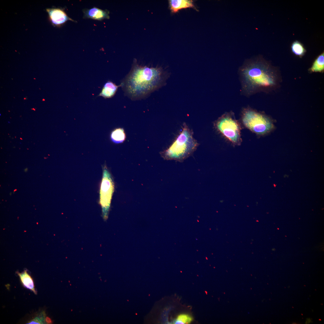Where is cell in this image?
Instances as JSON below:
<instances>
[{"mask_svg": "<svg viewBox=\"0 0 324 324\" xmlns=\"http://www.w3.org/2000/svg\"><path fill=\"white\" fill-rule=\"evenodd\" d=\"M45 321L47 324H51L52 323V321L48 317H46L45 319Z\"/></svg>", "mask_w": 324, "mask_h": 324, "instance_id": "cell-17", "label": "cell"}, {"mask_svg": "<svg viewBox=\"0 0 324 324\" xmlns=\"http://www.w3.org/2000/svg\"><path fill=\"white\" fill-rule=\"evenodd\" d=\"M44 313H42L40 316L35 317L28 324H45L46 323Z\"/></svg>", "mask_w": 324, "mask_h": 324, "instance_id": "cell-16", "label": "cell"}, {"mask_svg": "<svg viewBox=\"0 0 324 324\" xmlns=\"http://www.w3.org/2000/svg\"><path fill=\"white\" fill-rule=\"evenodd\" d=\"M110 138L111 141L116 144L123 143L126 138V134L123 128H118L111 132Z\"/></svg>", "mask_w": 324, "mask_h": 324, "instance_id": "cell-11", "label": "cell"}, {"mask_svg": "<svg viewBox=\"0 0 324 324\" xmlns=\"http://www.w3.org/2000/svg\"><path fill=\"white\" fill-rule=\"evenodd\" d=\"M27 170H28L27 168H26L24 170V171H25V172H26L27 171Z\"/></svg>", "mask_w": 324, "mask_h": 324, "instance_id": "cell-18", "label": "cell"}, {"mask_svg": "<svg viewBox=\"0 0 324 324\" xmlns=\"http://www.w3.org/2000/svg\"><path fill=\"white\" fill-rule=\"evenodd\" d=\"M46 10L52 23L54 25H61L68 20L74 21L69 17L64 11L60 9H47Z\"/></svg>", "mask_w": 324, "mask_h": 324, "instance_id": "cell-7", "label": "cell"}, {"mask_svg": "<svg viewBox=\"0 0 324 324\" xmlns=\"http://www.w3.org/2000/svg\"><path fill=\"white\" fill-rule=\"evenodd\" d=\"M170 10L173 13H176L181 9L194 6L192 1L187 0H170Z\"/></svg>", "mask_w": 324, "mask_h": 324, "instance_id": "cell-10", "label": "cell"}, {"mask_svg": "<svg viewBox=\"0 0 324 324\" xmlns=\"http://www.w3.org/2000/svg\"><path fill=\"white\" fill-rule=\"evenodd\" d=\"M324 70V53L322 52L315 59L310 68L312 72H321Z\"/></svg>", "mask_w": 324, "mask_h": 324, "instance_id": "cell-13", "label": "cell"}, {"mask_svg": "<svg viewBox=\"0 0 324 324\" xmlns=\"http://www.w3.org/2000/svg\"><path fill=\"white\" fill-rule=\"evenodd\" d=\"M84 18H91L100 20L105 18H108V14L106 11L94 7L90 9L83 10Z\"/></svg>", "mask_w": 324, "mask_h": 324, "instance_id": "cell-8", "label": "cell"}, {"mask_svg": "<svg viewBox=\"0 0 324 324\" xmlns=\"http://www.w3.org/2000/svg\"><path fill=\"white\" fill-rule=\"evenodd\" d=\"M291 49L294 54L299 56H303L306 52L303 45L297 40H296L292 43Z\"/></svg>", "mask_w": 324, "mask_h": 324, "instance_id": "cell-14", "label": "cell"}, {"mask_svg": "<svg viewBox=\"0 0 324 324\" xmlns=\"http://www.w3.org/2000/svg\"><path fill=\"white\" fill-rule=\"evenodd\" d=\"M44 100V99H43V100Z\"/></svg>", "mask_w": 324, "mask_h": 324, "instance_id": "cell-19", "label": "cell"}, {"mask_svg": "<svg viewBox=\"0 0 324 324\" xmlns=\"http://www.w3.org/2000/svg\"><path fill=\"white\" fill-rule=\"evenodd\" d=\"M192 319L187 314H181L179 315L174 322L175 324H186L190 323Z\"/></svg>", "mask_w": 324, "mask_h": 324, "instance_id": "cell-15", "label": "cell"}, {"mask_svg": "<svg viewBox=\"0 0 324 324\" xmlns=\"http://www.w3.org/2000/svg\"><path fill=\"white\" fill-rule=\"evenodd\" d=\"M21 281L23 285L27 288L32 291L35 294H37L34 284L33 281L30 276L25 271L22 273H18Z\"/></svg>", "mask_w": 324, "mask_h": 324, "instance_id": "cell-12", "label": "cell"}, {"mask_svg": "<svg viewBox=\"0 0 324 324\" xmlns=\"http://www.w3.org/2000/svg\"><path fill=\"white\" fill-rule=\"evenodd\" d=\"M198 145L192 132L184 123L181 131L172 143L160 154L165 160L182 162L193 153Z\"/></svg>", "mask_w": 324, "mask_h": 324, "instance_id": "cell-3", "label": "cell"}, {"mask_svg": "<svg viewBox=\"0 0 324 324\" xmlns=\"http://www.w3.org/2000/svg\"><path fill=\"white\" fill-rule=\"evenodd\" d=\"M168 74L159 68L134 64L122 81L124 94L132 100L145 98L166 83Z\"/></svg>", "mask_w": 324, "mask_h": 324, "instance_id": "cell-1", "label": "cell"}, {"mask_svg": "<svg viewBox=\"0 0 324 324\" xmlns=\"http://www.w3.org/2000/svg\"><path fill=\"white\" fill-rule=\"evenodd\" d=\"M215 124L217 129L233 144L238 145L241 143L240 127L232 112H226Z\"/></svg>", "mask_w": 324, "mask_h": 324, "instance_id": "cell-5", "label": "cell"}, {"mask_svg": "<svg viewBox=\"0 0 324 324\" xmlns=\"http://www.w3.org/2000/svg\"><path fill=\"white\" fill-rule=\"evenodd\" d=\"M119 87H121L120 85L117 86L112 81H108L104 84L98 96L105 98H111L115 95Z\"/></svg>", "mask_w": 324, "mask_h": 324, "instance_id": "cell-9", "label": "cell"}, {"mask_svg": "<svg viewBox=\"0 0 324 324\" xmlns=\"http://www.w3.org/2000/svg\"><path fill=\"white\" fill-rule=\"evenodd\" d=\"M103 176L100 190V204L102 210V216L105 220L107 219L111 200L114 190V184L111 176L106 164L102 167Z\"/></svg>", "mask_w": 324, "mask_h": 324, "instance_id": "cell-6", "label": "cell"}, {"mask_svg": "<svg viewBox=\"0 0 324 324\" xmlns=\"http://www.w3.org/2000/svg\"><path fill=\"white\" fill-rule=\"evenodd\" d=\"M238 74L241 94L247 98L260 91H268L276 84L272 67L261 56L246 59L238 68Z\"/></svg>", "mask_w": 324, "mask_h": 324, "instance_id": "cell-2", "label": "cell"}, {"mask_svg": "<svg viewBox=\"0 0 324 324\" xmlns=\"http://www.w3.org/2000/svg\"><path fill=\"white\" fill-rule=\"evenodd\" d=\"M241 116L244 125L257 134H266L274 128L273 124L268 117L250 107L243 109Z\"/></svg>", "mask_w": 324, "mask_h": 324, "instance_id": "cell-4", "label": "cell"}]
</instances>
